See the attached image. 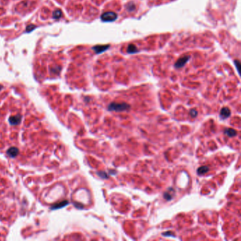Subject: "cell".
I'll return each mask as SVG.
<instances>
[{
  "mask_svg": "<svg viewBox=\"0 0 241 241\" xmlns=\"http://www.w3.org/2000/svg\"><path fill=\"white\" fill-rule=\"evenodd\" d=\"M130 108V105L126 103H112L108 106V110L110 111H124Z\"/></svg>",
  "mask_w": 241,
  "mask_h": 241,
  "instance_id": "cell-1",
  "label": "cell"
},
{
  "mask_svg": "<svg viewBox=\"0 0 241 241\" xmlns=\"http://www.w3.org/2000/svg\"><path fill=\"white\" fill-rule=\"evenodd\" d=\"M117 17H118L117 14L112 12V11H108L102 14L101 19L103 21H105V22H110V21L116 20Z\"/></svg>",
  "mask_w": 241,
  "mask_h": 241,
  "instance_id": "cell-2",
  "label": "cell"
},
{
  "mask_svg": "<svg viewBox=\"0 0 241 241\" xmlns=\"http://www.w3.org/2000/svg\"><path fill=\"white\" fill-rule=\"evenodd\" d=\"M190 57L188 56V55L181 57V58H180L176 62V63L175 64V67L176 68H181V67H182L185 64V63H187L188 61L190 60Z\"/></svg>",
  "mask_w": 241,
  "mask_h": 241,
  "instance_id": "cell-3",
  "label": "cell"
},
{
  "mask_svg": "<svg viewBox=\"0 0 241 241\" xmlns=\"http://www.w3.org/2000/svg\"><path fill=\"white\" fill-rule=\"evenodd\" d=\"M109 48V45H97L93 47V50H95V52L97 54L101 53L104 51H105L106 50H108Z\"/></svg>",
  "mask_w": 241,
  "mask_h": 241,
  "instance_id": "cell-4",
  "label": "cell"
},
{
  "mask_svg": "<svg viewBox=\"0 0 241 241\" xmlns=\"http://www.w3.org/2000/svg\"><path fill=\"white\" fill-rule=\"evenodd\" d=\"M230 115H231V111L228 108L225 107L221 109L220 115L222 118H228L230 116Z\"/></svg>",
  "mask_w": 241,
  "mask_h": 241,
  "instance_id": "cell-5",
  "label": "cell"
},
{
  "mask_svg": "<svg viewBox=\"0 0 241 241\" xmlns=\"http://www.w3.org/2000/svg\"><path fill=\"white\" fill-rule=\"evenodd\" d=\"M19 154V150L16 147H11L7 151V154L11 157H15Z\"/></svg>",
  "mask_w": 241,
  "mask_h": 241,
  "instance_id": "cell-6",
  "label": "cell"
},
{
  "mask_svg": "<svg viewBox=\"0 0 241 241\" xmlns=\"http://www.w3.org/2000/svg\"><path fill=\"white\" fill-rule=\"evenodd\" d=\"M225 134L226 135H228V137H235L236 135L237 132L235 129L230 128V129H226L225 130Z\"/></svg>",
  "mask_w": 241,
  "mask_h": 241,
  "instance_id": "cell-7",
  "label": "cell"
},
{
  "mask_svg": "<svg viewBox=\"0 0 241 241\" xmlns=\"http://www.w3.org/2000/svg\"><path fill=\"white\" fill-rule=\"evenodd\" d=\"M138 52V49L137 48V47L132 44L129 45L128 48H127V52L129 54H133V53H136Z\"/></svg>",
  "mask_w": 241,
  "mask_h": 241,
  "instance_id": "cell-8",
  "label": "cell"
},
{
  "mask_svg": "<svg viewBox=\"0 0 241 241\" xmlns=\"http://www.w3.org/2000/svg\"><path fill=\"white\" fill-rule=\"evenodd\" d=\"M21 119V118L20 115L16 116V117H11V118H9V122H11V124L15 125V124H18V123L20 122Z\"/></svg>",
  "mask_w": 241,
  "mask_h": 241,
  "instance_id": "cell-9",
  "label": "cell"
},
{
  "mask_svg": "<svg viewBox=\"0 0 241 241\" xmlns=\"http://www.w3.org/2000/svg\"><path fill=\"white\" fill-rule=\"evenodd\" d=\"M208 171H209V167L208 166H201L200 168H198V170H197V173H198L199 175L204 174Z\"/></svg>",
  "mask_w": 241,
  "mask_h": 241,
  "instance_id": "cell-10",
  "label": "cell"
},
{
  "mask_svg": "<svg viewBox=\"0 0 241 241\" xmlns=\"http://www.w3.org/2000/svg\"><path fill=\"white\" fill-rule=\"evenodd\" d=\"M67 204H68V202L67 201H63V202L59 203V204H56L55 205H54V206L52 207V209H60V208H62V207H63V206H66V205H67Z\"/></svg>",
  "mask_w": 241,
  "mask_h": 241,
  "instance_id": "cell-11",
  "label": "cell"
},
{
  "mask_svg": "<svg viewBox=\"0 0 241 241\" xmlns=\"http://www.w3.org/2000/svg\"><path fill=\"white\" fill-rule=\"evenodd\" d=\"M61 15H62V13H61V11H60V10H57V11H56L54 13V14H53V16H54V18H55V19H57V18L60 17Z\"/></svg>",
  "mask_w": 241,
  "mask_h": 241,
  "instance_id": "cell-12",
  "label": "cell"
},
{
  "mask_svg": "<svg viewBox=\"0 0 241 241\" xmlns=\"http://www.w3.org/2000/svg\"><path fill=\"white\" fill-rule=\"evenodd\" d=\"M190 114V115H191L192 118H195V117L197 115V111L196 110H195V109H192V110H191Z\"/></svg>",
  "mask_w": 241,
  "mask_h": 241,
  "instance_id": "cell-13",
  "label": "cell"
},
{
  "mask_svg": "<svg viewBox=\"0 0 241 241\" xmlns=\"http://www.w3.org/2000/svg\"><path fill=\"white\" fill-rule=\"evenodd\" d=\"M98 175L99 176H101L102 178H108V176L107 175V174L105 173V172H100V173H98Z\"/></svg>",
  "mask_w": 241,
  "mask_h": 241,
  "instance_id": "cell-14",
  "label": "cell"
}]
</instances>
